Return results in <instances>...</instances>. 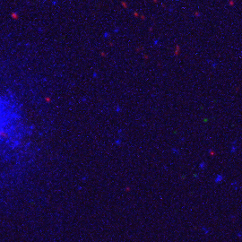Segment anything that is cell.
Listing matches in <instances>:
<instances>
[{"mask_svg": "<svg viewBox=\"0 0 242 242\" xmlns=\"http://www.w3.org/2000/svg\"><path fill=\"white\" fill-rule=\"evenodd\" d=\"M14 113L6 101H0V139L6 133L12 123Z\"/></svg>", "mask_w": 242, "mask_h": 242, "instance_id": "1", "label": "cell"}]
</instances>
